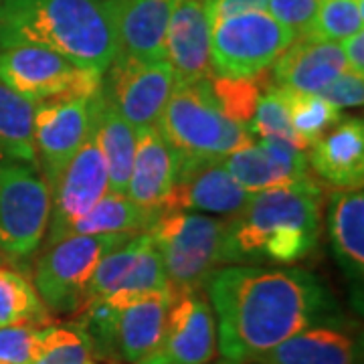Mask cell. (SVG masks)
<instances>
[{
  "mask_svg": "<svg viewBox=\"0 0 364 364\" xmlns=\"http://www.w3.org/2000/svg\"><path fill=\"white\" fill-rule=\"evenodd\" d=\"M158 217L150 210H144L132 203L128 195L107 191L90 213L79 219L71 235H117V233H146Z\"/></svg>",
  "mask_w": 364,
  "mask_h": 364,
  "instance_id": "cell-25",
  "label": "cell"
},
{
  "mask_svg": "<svg viewBox=\"0 0 364 364\" xmlns=\"http://www.w3.org/2000/svg\"><path fill=\"white\" fill-rule=\"evenodd\" d=\"M39 45L105 73L117 55L105 0H0V49Z\"/></svg>",
  "mask_w": 364,
  "mask_h": 364,
  "instance_id": "cell-3",
  "label": "cell"
},
{
  "mask_svg": "<svg viewBox=\"0 0 364 364\" xmlns=\"http://www.w3.org/2000/svg\"><path fill=\"white\" fill-rule=\"evenodd\" d=\"M0 263H2V257H0Z\"/></svg>",
  "mask_w": 364,
  "mask_h": 364,
  "instance_id": "cell-39",
  "label": "cell"
},
{
  "mask_svg": "<svg viewBox=\"0 0 364 364\" xmlns=\"http://www.w3.org/2000/svg\"><path fill=\"white\" fill-rule=\"evenodd\" d=\"M320 95L332 105H336L338 109H342V107H360L364 102V75L346 69Z\"/></svg>",
  "mask_w": 364,
  "mask_h": 364,
  "instance_id": "cell-35",
  "label": "cell"
},
{
  "mask_svg": "<svg viewBox=\"0 0 364 364\" xmlns=\"http://www.w3.org/2000/svg\"><path fill=\"white\" fill-rule=\"evenodd\" d=\"M251 196L235 181L231 172L221 162L200 164L176 178L172 193L166 198L162 213H213L233 219L247 207ZM160 213V215H162Z\"/></svg>",
  "mask_w": 364,
  "mask_h": 364,
  "instance_id": "cell-16",
  "label": "cell"
},
{
  "mask_svg": "<svg viewBox=\"0 0 364 364\" xmlns=\"http://www.w3.org/2000/svg\"><path fill=\"white\" fill-rule=\"evenodd\" d=\"M33 364H95V356L77 326H51L49 346Z\"/></svg>",
  "mask_w": 364,
  "mask_h": 364,
  "instance_id": "cell-33",
  "label": "cell"
},
{
  "mask_svg": "<svg viewBox=\"0 0 364 364\" xmlns=\"http://www.w3.org/2000/svg\"><path fill=\"white\" fill-rule=\"evenodd\" d=\"M217 356V322L203 291H181L170 306L162 340L140 364H208Z\"/></svg>",
  "mask_w": 364,
  "mask_h": 364,
  "instance_id": "cell-12",
  "label": "cell"
},
{
  "mask_svg": "<svg viewBox=\"0 0 364 364\" xmlns=\"http://www.w3.org/2000/svg\"><path fill=\"white\" fill-rule=\"evenodd\" d=\"M308 162L320 174L340 188H358L364 178V124L346 117L332 132L310 146Z\"/></svg>",
  "mask_w": 364,
  "mask_h": 364,
  "instance_id": "cell-21",
  "label": "cell"
},
{
  "mask_svg": "<svg viewBox=\"0 0 364 364\" xmlns=\"http://www.w3.org/2000/svg\"><path fill=\"white\" fill-rule=\"evenodd\" d=\"M318 0H267V13L282 25L291 28L296 37L304 35L312 23Z\"/></svg>",
  "mask_w": 364,
  "mask_h": 364,
  "instance_id": "cell-34",
  "label": "cell"
},
{
  "mask_svg": "<svg viewBox=\"0 0 364 364\" xmlns=\"http://www.w3.org/2000/svg\"><path fill=\"white\" fill-rule=\"evenodd\" d=\"M296 33L267 11L235 14L210 28L213 71L221 77H255L294 43Z\"/></svg>",
  "mask_w": 364,
  "mask_h": 364,
  "instance_id": "cell-9",
  "label": "cell"
},
{
  "mask_svg": "<svg viewBox=\"0 0 364 364\" xmlns=\"http://www.w3.org/2000/svg\"><path fill=\"white\" fill-rule=\"evenodd\" d=\"M328 227L334 255L350 282H363L364 273V193L340 188L330 196Z\"/></svg>",
  "mask_w": 364,
  "mask_h": 364,
  "instance_id": "cell-22",
  "label": "cell"
},
{
  "mask_svg": "<svg viewBox=\"0 0 364 364\" xmlns=\"http://www.w3.org/2000/svg\"><path fill=\"white\" fill-rule=\"evenodd\" d=\"M277 90L287 105L289 122L299 136V140L306 144V148L318 142L342 119L338 107L324 100L320 93H304V91L286 90V87H277Z\"/></svg>",
  "mask_w": 364,
  "mask_h": 364,
  "instance_id": "cell-28",
  "label": "cell"
},
{
  "mask_svg": "<svg viewBox=\"0 0 364 364\" xmlns=\"http://www.w3.org/2000/svg\"><path fill=\"white\" fill-rule=\"evenodd\" d=\"M0 81L28 102L39 104L47 100H90L102 90L104 73L75 65L39 45H13L0 49Z\"/></svg>",
  "mask_w": 364,
  "mask_h": 364,
  "instance_id": "cell-8",
  "label": "cell"
},
{
  "mask_svg": "<svg viewBox=\"0 0 364 364\" xmlns=\"http://www.w3.org/2000/svg\"><path fill=\"white\" fill-rule=\"evenodd\" d=\"M346 69L340 43L296 37L269 67V77L277 87L322 93Z\"/></svg>",
  "mask_w": 364,
  "mask_h": 364,
  "instance_id": "cell-19",
  "label": "cell"
},
{
  "mask_svg": "<svg viewBox=\"0 0 364 364\" xmlns=\"http://www.w3.org/2000/svg\"><path fill=\"white\" fill-rule=\"evenodd\" d=\"M166 61L176 85L203 81L215 73L210 23L203 0H174L166 31Z\"/></svg>",
  "mask_w": 364,
  "mask_h": 364,
  "instance_id": "cell-15",
  "label": "cell"
},
{
  "mask_svg": "<svg viewBox=\"0 0 364 364\" xmlns=\"http://www.w3.org/2000/svg\"><path fill=\"white\" fill-rule=\"evenodd\" d=\"M156 128L178 158V176L255 142L247 126L223 114L208 79L174 85Z\"/></svg>",
  "mask_w": 364,
  "mask_h": 364,
  "instance_id": "cell-4",
  "label": "cell"
},
{
  "mask_svg": "<svg viewBox=\"0 0 364 364\" xmlns=\"http://www.w3.org/2000/svg\"><path fill=\"white\" fill-rule=\"evenodd\" d=\"M116 33V59L164 61L174 0H105Z\"/></svg>",
  "mask_w": 364,
  "mask_h": 364,
  "instance_id": "cell-14",
  "label": "cell"
},
{
  "mask_svg": "<svg viewBox=\"0 0 364 364\" xmlns=\"http://www.w3.org/2000/svg\"><path fill=\"white\" fill-rule=\"evenodd\" d=\"M176 291L172 287L138 294L117 306L116 318V360L126 364H140L156 350L162 340L168 310Z\"/></svg>",
  "mask_w": 364,
  "mask_h": 364,
  "instance_id": "cell-17",
  "label": "cell"
},
{
  "mask_svg": "<svg viewBox=\"0 0 364 364\" xmlns=\"http://www.w3.org/2000/svg\"><path fill=\"white\" fill-rule=\"evenodd\" d=\"M178 176V158L156 126L136 132V154L132 164L128 198L144 210L160 217Z\"/></svg>",
  "mask_w": 364,
  "mask_h": 364,
  "instance_id": "cell-20",
  "label": "cell"
},
{
  "mask_svg": "<svg viewBox=\"0 0 364 364\" xmlns=\"http://www.w3.org/2000/svg\"><path fill=\"white\" fill-rule=\"evenodd\" d=\"M342 53L346 59V67L354 73H363L364 75V33L358 31L344 41H340Z\"/></svg>",
  "mask_w": 364,
  "mask_h": 364,
  "instance_id": "cell-37",
  "label": "cell"
},
{
  "mask_svg": "<svg viewBox=\"0 0 364 364\" xmlns=\"http://www.w3.org/2000/svg\"><path fill=\"white\" fill-rule=\"evenodd\" d=\"M223 164L249 195H257V193L269 191V188H279L286 184L308 181V178L294 176L282 164H277L261 148L259 142H251L245 148L235 150L233 154H229L223 160Z\"/></svg>",
  "mask_w": 364,
  "mask_h": 364,
  "instance_id": "cell-26",
  "label": "cell"
},
{
  "mask_svg": "<svg viewBox=\"0 0 364 364\" xmlns=\"http://www.w3.org/2000/svg\"><path fill=\"white\" fill-rule=\"evenodd\" d=\"M207 287L219 350L229 363H253L301 330L340 316L324 282L299 267L229 265Z\"/></svg>",
  "mask_w": 364,
  "mask_h": 364,
  "instance_id": "cell-1",
  "label": "cell"
},
{
  "mask_svg": "<svg viewBox=\"0 0 364 364\" xmlns=\"http://www.w3.org/2000/svg\"><path fill=\"white\" fill-rule=\"evenodd\" d=\"M138 233L71 235L45 249L35 265V289L55 314H75L97 263Z\"/></svg>",
  "mask_w": 364,
  "mask_h": 364,
  "instance_id": "cell-7",
  "label": "cell"
},
{
  "mask_svg": "<svg viewBox=\"0 0 364 364\" xmlns=\"http://www.w3.org/2000/svg\"><path fill=\"white\" fill-rule=\"evenodd\" d=\"M51 215V188L39 170L0 158V257L23 265L39 249Z\"/></svg>",
  "mask_w": 364,
  "mask_h": 364,
  "instance_id": "cell-6",
  "label": "cell"
},
{
  "mask_svg": "<svg viewBox=\"0 0 364 364\" xmlns=\"http://www.w3.org/2000/svg\"><path fill=\"white\" fill-rule=\"evenodd\" d=\"M176 81L164 61L114 59L102 81V95L136 130L156 126Z\"/></svg>",
  "mask_w": 364,
  "mask_h": 364,
  "instance_id": "cell-10",
  "label": "cell"
},
{
  "mask_svg": "<svg viewBox=\"0 0 364 364\" xmlns=\"http://www.w3.org/2000/svg\"><path fill=\"white\" fill-rule=\"evenodd\" d=\"M93 132L107 168L109 191L126 195L136 154V128L105 102L102 90L93 95Z\"/></svg>",
  "mask_w": 364,
  "mask_h": 364,
  "instance_id": "cell-23",
  "label": "cell"
},
{
  "mask_svg": "<svg viewBox=\"0 0 364 364\" xmlns=\"http://www.w3.org/2000/svg\"><path fill=\"white\" fill-rule=\"evenodd\" d=\"M227 227L229 219L188 210L162 213L150 225L148 235L176 294L203 291L210 277L225 265Z\"/></svg>",
  "mask_w": 364,
  "mask_h": 364,
  "instance_id": "cell-5",
  "label": "cell"
},
{
  "mask_svg": "<svg viewBox=\"0 0 364 364\" xmlns=\"http://www.w3.org/2000/svg\"><path fill=\"white\" fill-rule=\"evenodd\" d=\"M249 132L253 136L259 138H279L291 142L301 150H308L306 144L299 140V136L294 130L291 122H289V114H287V105L282 97L279 90L269 83V87L263 91L259 104L255 107L253 119L247 124Z\"/></svg>",
  "mask_w": 364,
  "mask_h": 364,
  "instance_id": "cell-31",
  "label": "cell"
},
{
  "mask_svg": "<svg viewBox=\"0 0 364 364\" xmlns=\"http://www.w3.org/2000/svg\"><path fill=\"white\" fill-rule=\"evenodd\" d=\"M93 105V100H91ZM109 191L105 160L93 132V114H91V132L81 144L77 154L71 158L61 176L51 188V215H49V235L47 247L69 237L71 227L83 219L97 200Z\"/></svg>",
  "mask_w": 364,
  "mask_h": 364,
  "instance_id": "cell-11",
  "label": "cell"
},
{
  "mask_svg": "<svg viewBox=\"0 0 364 364\" xmlns=\"http://www.w3.org/2000/svg\"><path fill=\"white\" fill-rule=\"evenodd\" d=\"M93 97L47 100L35 104V146L41 176L55 186L91 132Z\"/></svg>",
  "mask_w": 364,
  "mask_h": 364,
  "instance_id": "cell-13",
  "label": "cell"
},
{
  "mask_svg": "<svg viewBox=\"0 0 364 364\" xmlns=\"http://www.w3.org/2000/svg\"><path fill=\"white\" fill-rule=\"evenodd\" d=\"M0 364H4V363H0Z\"/></svg>",
  "mask_w": 364,
  "mask_h": 364,
  "instance_id": "cell-40",
  "label": "cell"
},
{
  "mask_svg": "<svg viewBox=\"0 0 364 364\" xmlns=\"http://www.w3.org/2000/svg\"><path fill=\"white\" fill-rule=\"evenodd\" d=\"M322 196L314 176L251 196L247 207L229 219L225 265H291L308 257L322 229Z\"/></svg>",
  "mask_w": 364,
  "mask_h": 364,
  "instance_id": "cell-2",
  "label": "cell"
},
{
  "mask_svg": "<svg viewBox=\"0 0 364 364\" xmlns=\"http://www.w3.org/2000/svg\"><path fill=\"white\" fill-rule=\"evenodd\" d=\"M203 2H205L210 28L235 14L267 9V0H203Z\"/></svg>",
  "mask_w": 364,
  "mask_h": 364,
  "instance_id": "cell-36",
  "label": "cell"
},
{
  "mask_svg": "<svg viewBox=\"0 0 364 364\" xmlns=\"http://www.w3.org/2000/svg\"><path fill=\"white\" fill-rule=\"evenodd\" d=\"M261 364H358L360 334L340 316L314 324L257 358Z\"/></svg>",
  "mask_w": 364,
  "mask_h": 364,
  "instance_id": "cell-18",
  "label": "cell"
},
{
  "mask_svg": "<svg viewBox=\"0 0 364 364\" xmlns=\"http://www.w3.org/2000/svg\"><path fill=\"white\" fill-rule=\"evenodd\" d=\"M364 28V0H318L308 31L299 37L340 43Z\"/></svg>",
  "mask_w": 364,
  "mask_h": 364,
  "instance_id": "cell-30",
  "label": "cell"
},
{
  "mask_svg": "<svg viewBox=\"0 0 364 364\" xmlns=\"http://www.w3.org/2000/svg\"><path fill=\"white\" fill-rule=\"evenodd\" d=\"M49 324L51 316L35 286L21 272L0 267V328Z\"/></svg>",
  "mask_w": 364,
  "mask_h": 364,
  "instance_id": "cell-27",
  "label": "cell"
},
{
  "mask_svg": "<svg viewBox=\"0 0 364 364\" xmlns=\"http://www.w3.org/2000/svg\"><path fill=\"white\" fill-rule=\"evenodd\" d=\"M51 326L0 328V363L33 364L49 346Z\"/></svg>",
  "mask_w": 364,
  "mask_h": 364,
  "instance_id": "cell-32",
  "label": "cell"
},
{
  "mask_svg": "<svg viewBox=\"0 0 364 364\" xmlns=\"http://www.w3.org/2000/svg\"><path fill=\"white\" fill-rule=\"evenodd\" d=\"M0 158L39 170L35 146V104L0 81Z\"/></svg>",
  "mask_w": 364,
  "mask_h": 364,
  "instance_id": "cell-24",
  "label": "cell"
},
{
  "mask_svg": "<svg viewBox=\"0 0 364 364\" xmlns=\"http://www.w3.org/2000/svg\"><path fill=\"white\" fill-rule=\"evenodd\" d=\"M208 83H210L213 95H215L223 114L231 122L247 126L253 119L255 107L259 104L263 91L269 87L272 77H269V69L255 77L239 79L221 77V75L213 73L208 77Z\"/></svg>",
  "mask_w": 364,
  "mask_h": 364,
  "instance_id": "cell-29",
  "label": "cell"
},
{
  "mask_svg": "<svg viewBox=\"0 0 364 364\" xmlns=\"http://www.w3.org/2000/svg\"><path fill=\"white\" fill-rule=\"evenodd\" d=\"M221 364H261V363H257V360H253V363H229V360H225V363Z\"/></svg>",
  "mask_w": 364,
  "mask_h": 364,
  "instance_id": "cell-38",
  "label": "cell"
}]
</instances>
